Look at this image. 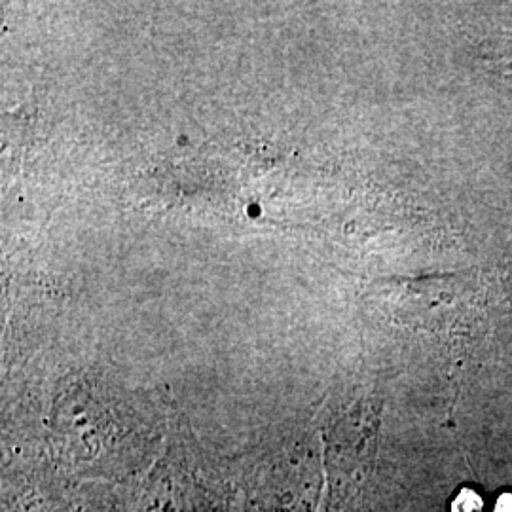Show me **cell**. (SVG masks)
Segmentation results:
<instances>
[{"mask_svg":"<svg viewBox=\"0 0 512 512\" xmlns=\"http://www.w3.org/2000/svg\"><path fill=\"white\" fill-rule=\"evenodd\" d=\"M452 512H482V499L473 490H463L452 503Z\"/></svg>","mask_w":512,"mask_h":512,"instance_id":"cell-1","label":"cell"},{"mask_svg":"<svg viewBox=\"0 0 512 512\" xmlns=\"http://www.w3.org/2000/svg\"><path fill=\"white\" fill-rule=\"evenodd\" d=\"M494 512H512V495L503 494L495 503Z\"/></svg>","mask_w":512,"mask_h":512,"instance_id":"cell-2","label":"cell"}]
</instances>
